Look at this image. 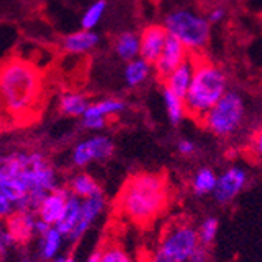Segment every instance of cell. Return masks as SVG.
<instances>
[{
    "label": "cell",
    "instance_id": "3957f363",
    "mask_svg": "<svg viewBox=\"0 0 262 262\" xmlns=\"http://www.w3.org/2000/svg\"><path fill=\"white\" fill-rule=\"evenodd\" d=\"M168 203V185L162 174L140 173L123 187L118 206L129 220L145 225L152 222Z\"/></svg>",
    "mask_w": 262,
    "mask_h": 262
},
{
    "label": "cell",
    "instance_id": "7c38bea8",
    "mask_svg": "<svg viewBox=\"0 0 262 262\" xmlns=\"http://www.w3.org/2000/svg\"><path fill=\"white\" fill-rule=\"evenodd\" d=\"M71 196L69 188H60L57 187L51 193H47L46 198L41 201V204L36 209L38 219L49 223L51 226H57V223L61 220L64 209L68 206V200Z\"/></svg>",
    "mask_w": 262,
    "mask_h": 262
},
{
    "label": "cell",
    "instance_id": "d4e9b609",
    "mask_svg": "<svg viewBox=\"0 0 262 262\" xmlns=\"http://www.w3.org/2000/svg\"><path fill=\"white\" fill-rule=\"evenodd\" d=\"M217 181H219V176L210 168H201L193 176L192 188L196 195L204 196V195L213 193V190L217 187Z\"/></svg>",
    "mask_w": 262,
    "mask_h": 262
},
{
    "label": "cell",
    "instance_id": "7a4b0ae2",
    "mask_svg": "<svg viewBox=\"0 0 262 262\" xmlns=\"http://www.w3.org/2000/svg\"><path fill=\"white\" fill-rule=\"evenodd\" d=\"M41 91L42 79L35 64L16 57L2 64L0 94L5 113L19 120L32 115L41 98Z\"/></svg>",
    "mask_w": 262,
    "mask_h": 262
},
{
    "label": "cell",
    "instance_id": "ac0fdd59",
    "mask_svg": "<svg viewBox=\"0 0 262 262\" xmlns=\"http://www.w3.org/2000/svg\"><path fill=\"white\" fill-rule=\"evenodd\" d=\"M115 52L124 61H130L140 57V35L134 32H123L115 39Z\"/></svg>",
    "mask_w": 262,
    "mask_h": 262
},
{
    "label": "cell",
    "instance_id": "d6986e66",
    "mask_svg": "<svg viewBox=\"0 0 262 262\" xmlns=\"http://www.w3.org/2000/svg\"><path fill=\"white\" fill-rule=\"evenodd\" d=\"M126 108V104L121 99L116 98H105L94 104H90L85 115L82 118H102V120H108L110 116L121 113Z\"/></svg>",
    "mask_w": 262,
    "mask_h": 262
},
{
    "label": "cell",
    "instance_id": "9c48e42d",
    "mask_svg": "<svg viewBox=\"0 0 262 262\" xmlns=\"http://www.w3.org/2000/svg\"><path fill=\"white\" fill-rule=\"evenodd\" d=\"M190 57V51L187 47L174 36L168 35V39L165 42V47L162 54L159 55V58L156 60L154 71L156 74L162 79H165L166 76H170L176 68H179L184 61H187Z\"/></svg>",
    "mask_w": 262,
    "mask_h": 262
},
{
    "label": "cell",
    "instance_id": "603a6c76",
    "mask_svg": "<svg viewBox=\"0 0 262 262\" xmlns=\"http://www.w3.org/2000/svg\"><path fill=\"white\" fill-rule=\"evenodd\" d=\"M163 104H165V110H166V115H168V120L171 124H179L188 115L185 99L171 93L166 88H163Z\"/></svg>",
    "mask_w": 262,
    "mask_h": 262
},
{
    "label": "cell",
    "instance_id": "ffe728a7",
    "mask_svg": "<svg viewBox=\"0 0 262 262\" xmlns=\"http://www.w3.org/2000/svg\"><path fill=\"white\" fill-rule=\"evenodd\" d=\"M90 107V101L86 96L76 91H69L60 96L58 101V108L63 115L68 116H83L86 108Z\"/></svg>",
    "mask_w": 262,
    "mask_h": 262
},
{
    "label": "cell",
    "instance_id": "8fae6325",
    "mask_svg": "<svg viewBox=\"0 0 262 262\" xmlns=\"http://www.w3.org/2000/svg\"><path fill=\"white\" fill-rule=\"evenodd\" d=\"M104 209H105V196L102 192L82 200V210H80L79 222H77L74 231L69 234L68 241L69 242L80 241L85 235V232L93 226V223L96 222V219L104 212Z\"/></svg>",
    "mask_w": 262,
    "mask_h": 262
},
{
    "label": "cell",
    "instance_id": "44dd1931",
    "mask_svg": "<svg viewBox=\"0 0 262 262\" xmlns=\"http://www.w3.org/2000/svg\"><path fill=\"white\" fill-rule=\"evenodd\" d=\"M80 210H82V200L71 193L63 217L55 226L64 237H69V234L74 231V228L79 222V217H80Z\"/></svg>",
    "mask_w": 262,
    "mask_h": 262
},
{
    "label": "cell",
    "instance_id": "4dcf8cb0",
    "mask_svg": "<svg viewBox=\"0 0 262 262\" xmlns=\"http://www.w3.org/2000/svg\"><path fill=\"white\" fill-rule=\"evenodd\" d=\"M178 151H179V154H182V156H190V154H193V152H195V143H193L192 140L182 138V140H179V143H178Z\"/></svg>",
    "mask_w": 262,
    "mask_h": 262
},
{
    "label": "cell",
    "instance_id": "7402d4cb",
    "mask_svg": "<svg viewBox=\"0 0 262 262\" xmlns=\"http://www.w3.org/2000/svg\"><path fill=\"white\" fill-rule=\"evenodd\" d=\"M63 237L64 235L55 226H52L47 232L39 235V254L44 260H54L57 257Z\"/></svg>",
    "mask_w": 262,
    "mask_h": 262
},
{
    "label": "cell",
    "instance_id": "836d02e7",
    "mask_svg": "<svg viewBox=\"0 0 262 262\" xmlns=\"http://www.w3.org/2000/svg\"><path fill=\"white\" fill-rule=\"evenodd\" d=\"M14 244H16L14 237L11 235V232H10L8 229H5V231L2 232V241H0V248H2V253H5L7 248L11 247V245H14Z\"/></svg>",
    "mask_w": 262,
    "mask_h": 262
},
{
    "label": "cell",
    "instance_id": "52a82bcc",
    "mask_svg": "<svg viewBox=\"0 0 262 262\" xmlns=\"http://www.w3.org/2000/svg\"><path fill=\"white\" fill-rule=\"evenodd\" d=\"M200 245L198 231L187 223L171 226L152 257V262H188L192 253Z\"/></svg>",
    "mask_w": 262,
    "mask_h": 262
},
{
    "label": "cell",
    "instance_id": "4fadbf2b",
    "mask_svg": "<svg viewBox=\"0 0 262 262\" xmlns=\"http://www.w3.org/2000/svg\"><path fill=\"white\" fill-rule=\"evenodd\" d=\"M166 39L168 32L163 26H148L140 33V57L154 64L163 51Z\"/></svg>",
    "mask_w": 262,
    "mask_h": 262
},
{
    "label": "cell",
    "instance_id": "e575fe53",
    "mask_svg": "<svg viewBox=\"0 0 262 262\" xmlns=\"http://www.w3.org/2000/svg\"><path fill=\"white\" fill-rule=\"evenodd\" d=\"M101 257H102V250H96L85 259V262H101Z\"/></svg>",
    "mask_w": 262,
    "mask_h": 262
},
{
    "label": "cell",
    "instance_id": "d590c367",
    "mask_svg": "<svg viewBox=\"0 0 262 262\" xmlns=\"http://www.w3.org/2000/svg\"><path fill=\"white\" fill-rule=\"evenodd\" d=\"M63 262H76V260H74V257H64Z\"/></svg>",
    "mask_w": 262,
    "mask_h": 262
},
{
    "label": "cell",
    "instance_id": "8992f818",
    "mask_svg": "<svg viewBox=\"0 0 262 262\" xmlns=\"http://www.w3.org/2000/svg\"><path fill=\"white\" fill-rule=\"evenodd\" d=\"M247 110L244 98L235 91H228L225 96L213 105L206 116L203 118V124L213 135L228 138L239 132L245 123Z\"/></svg>",
    "mask_w": 262,
    "mask_h": 262
},
{
    "label": "cell",
    "instance_id": "4316f807",
    "mask_svg": "<svg viewBox=\"0 0 262 262\" xmlns=\"http://www.w3.org/2000/svg\"><path fill=\"white\" fill-rule=\"evenodd\" d=\"M101 262H134V260L123 247L116 244H108L107 247L102 248Z\"/></svg>",
    "mask_w": 262,
    "mask_h": 262
},
{
    "label": "cell",
    "instance_id": "e0dca14e",
    "mask_svg": "<svg viewBox=\"0 0 262 262\" xmlns=\"http://www.w3.org/2000/svg\"><path fill=\"white\" fill-rule=\"evenodd\" d=\"M152 63L146 61L145 58H135L127 61L126 68H124V82L129 86H140L145 83L152 73Z\"/></svg>",
    "mask_w": 262,
    "mask_h": 262
},
{
    "label": "cell",
    "instance_id": "30bf717a",
    "mask_svg": "<svg viewBox=\"0 0 262 262\" xmlns=\"http://www.w3.org/2000/svg\"><path fill=\"white\" fill-rule=\"evenodd\" d=\"M247 184V171L241 166H231L223 174L219 176L217 187L213 190V198L220 204L231 203L237 195H239Z\"/></svg>",
    "mask_w": 262,
    "mask_h": 262
},
{
    "label": "cell",
    "instance_id": "d6a6232c",
    "mask_svg": "<svg viewBox=\"0 0 262 262\" xmlns=\"http://www.w3.org/2000/svg\"><path fill=\"white\" fill-rule=\"evenodd\" d=\"M225 14H226V11H225L223 8H220V7H217V8H213V10L209 11L207 20H209L210 24H220V22L225 19Z\"/></svg>",
    "mask_w": 262,
    "mask_h": 262
},
{
    "label": "cell",
    "instance_id": "277c9868",
    "mask_svg": "<svg viewBox=\"0 0 262 262\" xmlns=\"http://www.w3.org/2000/svg\"><path fill=\"white\" fill-rule=\"evenodd\" d=\"M228 93V77L215 63L200 60L196 63L193 82L185 96V105L190 116L203 120L206 113Z\"/></svg>",
    "mask_w": 262,
    "mask_h": 262
},
{
    "label": "cell",
    "instance_id": "9a60e30c",
    "mask_svg": "<svg viewBox=\"0 0 262 262\" xmlns=\"http://www.w3.org/2000/svg\"><path fill=\"white\" fill-rule=\"evenodd\" d=\"M36 220L32 210H14L7 217V229L14 237L16 244H26L36 234Z\"/></svg>",
    "mask_w": 262,
    "mask_h": 262
},
{
    "label": "cell",
    "instance_id": "5b68a950",
    "mask_svg": "<svg viewBox=\"0 0 262 262\" xmlns=\"http://www.w3.org/2000/svg\"><path fill=\"white\" fill-rule=\"evenodd\" d=\"M163 27L168 35L178 38L190 52L204 49L210 39V22L207 17L187 8L170 11L165 16Z\"/></svg>",
    "mask_w": 262,
    "mask_h": 262
},
{
    "label": "cell",
    "instance_id": "83f0119b",
    "mask_svg": "<svg viewBox=\"0 0 262 262\" xmlns=\"http://www.w3.org/2000/svg\"><path fill=\"white\" fill-rule=\"evenodd\" d=\"M217 231H219V222L217 219H213V217H209L206 219L200 229H198V235H200V244L201 245H209L213 242V239H215V235H217Z\"/></svg>",
    "mask_w": 262,
    "mask_h": 262
},
{
    "label": "cell",
    "instance_id": "2e32d148",
    "mask_svg": "<svg viewBox=\"0 0 262 262\" xmlns=\"http://www.w3.org/2000/svg\"><path fill=\"white\" fill-rule=\"evenodd\" d=\"M99 42V36L98 33H94L93 30H79V32H73L63 38V49L68 54L73 55H83L88 54L90 51H93L94 47Z\"/></svg>",
    "mask_w": 262,
    "mask_h": 262
},
{
    "label": "cell",
    "instance_id": "484cf974",
    "mask_svg": "<svg viewBox=\"0 0 262 262\" xmlns=\"http://www.w3.org/2000/svg\"><path fill=\"white\" fill-rule=\"evenodd\" d=\"M105 10H107L105 0H96V2H93L85 10V13L82 14V19H80L82 29H85V30L96 29L99 26V22L102 20L104 14H105Z\"/></svg>",
    "mask_w": 262,
    "mask_h": 262
},
{
    "label": "cell",
    "instance_id": "f1b7e54d",
    "mask_svg": "<svg viewBox=\"0 0 262 262\" xmlns=\"http://www.w3.org/2000/svg\"><path fill=\"white\" fill-rule=\"evenodd\" d=\"M107 120H102V118H82V126L88 130H94L99 132L105 127Z\"/></svg>",
    "mask_w": 262,
    "mask_h": 262
},
{
    "label": "cell",
    "instance_id": "5bb4252c",
    "mask_svg": "<svg viewBox=\"0 0 262 262\" xmlns=\"http://www.w3.org/2000/svg\"><path fill=\"white\" fill-rule=\"evenodd\" d=\"M196 63H198L196 57H190L187 61H184L179 68H176L173 71L170 76H166L163 79L165 80V88L185 99L187 93L190 90V85H192V82H193Z\"/></svg>",
    "mask_w": 262,
    "mask_h": 262
},
{
    "label": "cell",
    "instance_id": "cb8c5ba5",
    "mask_svg": "<svg viewBox=\"0 0 262 262\" xmlns=\"http://www.w3.org/2000/svg\"><path fill=\"white\" fill-rule=\"evenodd\" d=\"M69 190H71V193L76 195L80 200L90 198L93 195L102 192L101 187L98 185V182L86 173H80V174H77V176H74L73 179H71Z\"/></svg>",
    "mask_w": 262,
    "mask_h": 262
},
{
    "label": "cell",
    "instance_id": "f546056e",
    "mask_svg": "<svg viewBox=\"0 0 262 262\" xmlns=\"http://www.w3.org/2000/svg\"><path fill=\"white\" fill-rule=\"evenodd\" d=\"M251 151L259 159H262V124H259L257 129L253 134V138H251Z\"/></svg>",
    "mask_w": 262,
    "mask_h": 262
},
{
    "label": "cell",
    "instance_id": "1f68e13d",
    "mask_svg": "<svg viewBox=\"0 0 262 262\" xmlns=\"http://www.w3.org/2000/svg\"><path fill=\"white\" fill-rule=\"evenodd\" d=\"M209 256H207V251H206V247L204 245H198L196 250L192 253V256H190L188 262H207Z\"/></svg>",
    "mask_w": 262,
    "mask_h": 262
},
{
    "label": "cell",
    "instance_id": "6da1fadb",
    "mask_svg": "<svg viewBox=\"0 0 262 262\" xmlns=\"http://www.w3.org/2000/svg\"><path fill=\"white\" fill-rule=\"evenodd\" d=\"M57 173L41 152H11L0 166V213L10 217L14 210H36L47 193L58 185Z\"/></svg>",
    "mask_w": 262,
    "mask_h": 262
},
{
    "label": "cell",
    "instance_id": "ba28073f",
    "mask_svg": "<svg viewBox=\"0 0 262 262\" xmlns=\"http://www.w3.org/2000/svg\"><path fill=\"white\" fill-rule=\"evenodd\" d=\"M113 152V141L107 135H93L79 141L71 154V160L79 168L90 165L94 160H105Z\"/></svg>",
    "mask_w": 262,
    "mask_h": 262
}]
</instances>
